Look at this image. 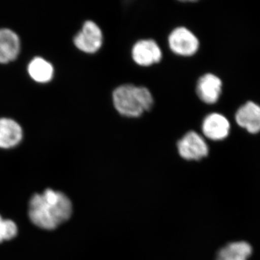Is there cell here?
Listing matches in <instances>:
<instances>
[{
	"mask_svg": "<svg viewBox=\"0 0 260 260\" xmlns=\"http://www.w3.org/2000/svg\"><path fill=\"white\" fill-rule=\"evenodd\" d=\"M73 205L66 194L52 189L32 195L29 201L28 216L36 226L54 230L69 220Z\"/></svg>",
	"mask_w": 260,
	"mask_h": 260,
	"instance_id": "6da1fadb",
	"label": "cell"
},
{
	"mask_svg": "<svg viewBox=\"0 0 260 260\" xmlns=\"http://www.w3.org/2000/svg\"><path fill=\"white\" fill-rule=\"evenodd\" d=\"M113 104L121 115L126 117H139L153 107V97L145 87L132 84L120 85L112 94Z\"/></svg>",
	"mask_w": 260,
	"mask_h": 260,
	"instance_id": "7a4b0ae2",
	"label": "cell"
},
{
	"mask_svg": "<svg viewBox=\"0 0 260 260\" xmlns=\"http://www.w3.org/2000/svg\"><path fill=\"white\" fill-rule=\"evenodd\" d=\"M169 45L174 54L181 56H191L196 54L200 42L196 36L185 27L174 29L169 37Z\"/></svg>",
	"mask_w": 260,
	"mask_h": 260,
	"instance_id": "3957f363",
	"label": "cell"
},
{
	"mask_svg": "<svg viewBox=\"0 0 260 260\" xmlns=\"http://www.w3.org/2000/svg\"><path fill=\"white\" fill-rule=\"evenodd\" d=\"M103 32L95 22L87 20L83 28L74 38V44L80 51L87 54H94L102 47Z\"/></svg>",
	"mask_w": 260,
	"mask_h": 260,
	"instance_id": "277c9868",
	"label": "cell"
},
{
	"mask_svg": "<svg viewBox=\"0 0 260 260\" xmlns=\"http://www.w3.org/2000/svg\"><path fill=\"white\" fill-rule=\"evenodd\" d=\"M177 148L179 155L186 160H201L209 153L206 142L194 131L189 132L179 140Z\"/></svg>",
	"mask_w": 260,
	"mask_h": 260,
	"instance_id": "5b68a950",
	"label": "cell"
},
{
	"mask_svg": "<svg viewBox=\"0 0 260 260\" xmlns=\"http://www.w3.org/2000/svg\"><path fill=\"white\" fill-rule=\"evenodd\" d=\"M132 56L137 64L149 67L160 62L162 54L161 49L155 41L145 39L139 41L133 46Z\"/></svg>",
	"mask_w": 260,
	"mask_h": 260,
	"instance_id": "8992f818",
	"label": "cell"
},
{
	"mask_svg": "<svg viewBox=\"0 0 260 260\" xmlns=\"http://www.w3.org/2000/svg\"><path fill=\"white\" fill-rule=\"evenodd\" d=\"M222 82L215 75L205 74L198 80L197 94L200 100L207 104L218 102L221 93Z\"/></svg>",
	"mask_w": 260,
	"mask_h": 260,
	"instance_id": "52a82bcc",
	"label": "cell"
},
{
	"mask_svg": "<svg viewBox=\"0 0 260 260\" xmlns=\"http://www.w3.org/2000/svg\"><path fill=\"white\" fill-rule=\"evenodd\" d=\"M20 40L18 34L9 28L0 29V64H8L18 57Z\"/></svg>",
	"mask_w": 260,
	"mask_h": 260,
	"instance_id": "ba28073f",
	"label": "cell"
},
{
	"mask_svg": "<svg viewBox=\"0 0 260 260\" xmlns=\"http://www.w3.org/2000/svg\"><path fill=\"white\" fill-rule=\"evenodd\" d=\"M202 129L208 139L218 141L227 138L230 132V124L225 116L213 113L205 117Z\"/></svg>",
	"mask_w": 260,
	"mask_h": 260,
	"instance_id": "9c48e42d",
	"label": "cell"
},
{
	"mask_svg": "<svg viewBox=\"0 0 260 260\" xmlns=\"http://www.w3.org/2000/svg\"><path fill=\"white\" fill-rule=\"evenodd\" d=\"M23 137V129L16 121L0 118V148H15L20 144Z\"/></svg>",
	"mask_w": 260,
	"mask_h": 260,
	"instance_id": "30bf717a",
	"label": "cell"
},
{
	"mask_svg": "<svg viewBox=\"0 0 260 260\" xmlns=\"http://www.w3.org/2000/svg\"><path fill=\"white\" fill-rule=\"evenodd\" d=\"M237 124L256 134L260 131V107L254 103L249 102L243 105L236 114Z\"/></svg>",
	"mask_w": 260,
	"mask_h": 260,
	"instance_id": "8fae6325",
	"label": "cell"
},
{
	"mask_svg": "<svg viewBox=\"0 0 260 260\" xmlns=\"http://www.w3.org/2000/svg\"><path fill=\"white\" fill-rule=\"evenodd\" d=\"M252 253V246L248 242H229L219 249L215 260H248Z\"/></svg>",
	"mask_w": 260,
	"mask_h": 260,
	"instance_id": "7c38bea8",
	"label": "cell"
},
{
	"mask_svg": "<svg viewBox=\"0 0 260 260\" xmlns=\"http://www.w3.org/2000/svg\"><path fill=\"white\" fill-rule=\"evenodd\" d=\"M28 73L30 78L39 83L50 82L54 77V69L53 65L44 58L34 57L29 62Z\"/></svg>",
	"mask_w": 260,
	"mask_h": 260,
	"instance_id": "4fadbf2b",
	"label": "cell"
},
{
	"mask_svg": "<svg viewBox=\"0 0 260 260\" xmlns=\"http://www.w3.org/2000/svg\"><path fill=\"white\" fill-rule=\"evenodd\" d=\"M18 232V225L13 220L4 219L0 215V244L14 239Z\"/></svg>",
	"mask_w": 260,
	"mask_h": 260,
	"instance_id": "5bb4252c",
	"label": "cell"
}]
</instances>
